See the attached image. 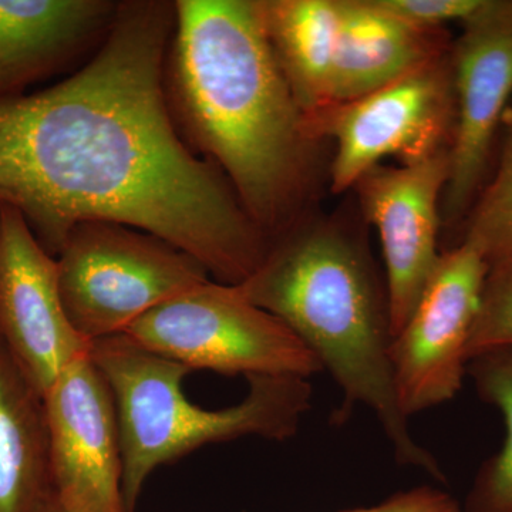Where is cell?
<instances>
[{
	"instance_id": "cell-4",
	"label": "cell",
	"mask_w": 512,
	"mask_h": 512,
	"mask_svg": "<svg viewBox=\"0 0 512 512\" xmlns=\"http://www.w3.org/2000/svg\"><path fill=\"white\" fill-rule=\"evenodd\" d=\"M90 357L109 383L119 417L124 510L136 512L156 468L207 444L256 436L285 441L311 409L312 386L299 376L247 377L241 403L207 410L183 392L190 367L157 355L128 336L92 342Z\"/></svg>"
},
{
	"instance_id": "cell-22",
	"label": "cell",
	"mask_w": 512,
	"mask_h": 512,
	"mask_svg": "<svg viewBox=\"0 0 512 512\" xmlns=\"http://www.w3.org/2000/svg\"><path fill=\"white\" fill-rule=\"evenodd\" d=\"M493 25L512 30V0H484L483 8L467 25Z\"/></svg>"
},
{
	"instance_id": "cell-8",
	"label": "cell",
	"mask_w": 512,
	"mask_h": 512,
	"mask_svg": "<svg viewBox=\"0 0 512 512\" xmlns=\"http://www.w3.org/2000/svg\"><path fill=\"white\" fill-rule=\"evenodd\" d=\"M488 271L483 254L470 242L447 249L406 325L393 336L394 390L407 420L460 392Z\"/></svg>"
},
{
	"instance_id": "cell-7",
	"label": "cell",
	"mask_w": 512,
	"mask_h": 512,
	"mask_svg": "<svg viewBox=\"0 0 512 512\" xmlns=\"http://www.w3.org/2000/svg\"><path fill=\"white\" fill-rule=\"evenodd\" d=\"M312 141L332 138V191L343 192L386 157L421 163L450 150L456 124L451 53L376 92L306 114Z\"/></svg>"
},
{
	"instance_id": "cell-2",
	"label": "cell",
	"mask_w": 512,
	"mask_h": 512,
	"mask_svg": "<svg viewBox=\"0 0 512 512\" xmlns=\"http://www.w3.org/2000/svg\"><path fill=\"white\" fill-rule=\"evenodd\" d=\"M174 9L164 92L175 127L272 242L301 195L312 140L259 2L178 0Z\"/></svg>"
},
{
	"instance_id": "cell-14",
	"label": "cell",
	"mask_w": 512,
	"mask_h": 512,
	"mask_svg": "<svg viewBox=\"0 0 512 512\" xmlns=\"http://www.w3.org/2000/svg\"><path fill=\"white\" fill-rule=\"evenodd\" d=\"M447 52L441 30L410 28L380 12L369 0H342L329 103L360 99Z\"/></svg>"
},
{
	"instance_id": "cell-16",
	"label": "cell",
	"mask_w": 512,
	"mask_h": 512,
	"mask_svg": "<svg viewBox=\"0 0 512 512\" xmlns=\"http://www.w3.org/2000/svg\"><path fill=\"white\" fill-rule=\"evenodd\" d=\"M266 36L303 116L329 103L342 0L259 2Z\"/></svg>"
},
{
	"instance_id": "cell-13",
	"label": "cell",
	"mask_w": 512,
	"mask_h": 512,
	"mask_svg": "<svg viewBox=\"0 0 512 512\" xmlns=\"http://www.w3.org/2000/svg\"><path fill=\"white\" fill-rule=\"evenodd\" d=\"M120 3L0 0V99L25 94L107 36Z\"/></svg>"
},
{
	"instance_id": "cell-21",
	"label": "cell",
	"mask_w": 512,
	"mask_h": 512,
	"mask_svg": "<svg viewBox=\"0 0 512 512\" xmlns=\"http://www.w3.org/2000/svg\"><path fill=\"white\" fill-rule=\"evenodd\" d=\"M340 512H464L456 498L439 488L423 485L390 495L372 507L352 508Z\"/></svg>"
},
{
	"instance_id": "cell-10",
	"label": "cell",
	"mask_w": 512,
	"mask_h": 512,
	"mask_svg": "<svg viewBox=\"0 0 512 512\" xmlns=\"http://www.w3.org/2000/svg\"><path fill=\"white\" fill-rule=\"evenodd\" d=\"M0 340L43 397L57 376L92 348L64 311L56 258L37 242L22 215L5 205L0 211Z\"/></svg>"
},
{
	"instance_id": "cell-9",
	"label": "cell",
	"mask_w": 512,
	"mask_h": 512,
	"mask_svg": "<svg viewBox=\"0 0 512 512\" xmlns=\"http://www.w3.org/2000/svg\"><path fill=\"white\" fill-rule=\"evenodd\" d=\"M45 406L53 501L67 512H126L116 402L90 352L57 376Z\"/></svg>"
},
{
	"instance_id": "cell-6",
	"label": "cell",
	"mask_w": 512,
	"mask_h": 512,
	"mask_svg": "<svg viewBox=\"0 0 512 512\" xmlns=\"http://www.w3.org/2000/svg\"><path fill=\"white\" fill-rule=\"evenodd\" d=\"M123 335L191 370L305 379L323 372L281 319L249 302L237 285L217 281L161 303Z\"/></svg>"
},
{
	"instance_id": "cell-12",
	"label": "cell",
	"mask_w": 512,
	"mask_h": 512,
	"mask_svg": "<svg viewBox=\"0 0 512 512\" xmlns=\"http://www.w3.org/2000/svg\"><path fill=\"white\" fill-rule=\"evenodd\" d=\"M456 124L441 212L463 220L481 191L495 136L512 97V30L464 26L451 52Z\"/></svg>"
},
{
	"instance_id": "cell-15",
	"label": "cell",
	"mask_w": 512,
	"mask_h": 512,
	"mask_svg": "<svg viewBox=\"0 0 512 512\" xmlns=\"http://www.w3.org/2000/svg\"><path fill=\"white\" fill-rule=\"evenodd\" d=\"M53 495L45 397L0 340V512H42Z\"/></svg>"
},
{
	"instance_id": "cell-3",
	"label": "cell",
	"mask_w": 512,
	"mask_h": 512,
	"mask_svg": "<svg viewBox=\"0 0 512 512\" xmlns=\"http://www.w3.org/2000/svg\"><path fill=\"white\" fill-rule=\"evenodd\" d=\"M237 286L249 302L281 319L333 377L343 394L333 419L342 424L359 404L369 407L397 463L446 480L397 403L386 282L353 235L332 224L295 228L274 239Z\"/></svg>"
},
{
	"instance_id": "cell-23",
	"label": "cell",
	"mask_w": 512,
	"mask_h": 512,
	"mask_svg": "<svg viewBox=\"0 0 512 512\" xmlns=\"http://www.w3.org/2000/svg\"><path fill=\"white\" fill-rule=\"evenodd\" d=\"M42 512H67V511H64L62 507H59V505H57L55 503V501H50L49 504L46 505V508L45 510H43Z\"/></svg>"
},
{
	"instance_id": "cell-18",
	"label": "cell",
	"mask_w": 512,
	"mask_h": 512,
	"mask_svg": "<svg viewBox=\"0 0 512 512\" xmlns=\"http://www.w3.org/2000/svg\"><path fill=\"white\" fill-rule=\"evenodd\" d=\"M504 120L507 128L500 163L468 212L461 239L473 244L490 268L512 258V106Z\"/></svg>"
},
{
	"instance_id": "cell-11",
	"label": "cell",
	"mask_w": 512,
	"mask_h": 512,
	"mask_svg": "<svg viewBox=\"0 0 512 512\" xmlns=\"http://www.w3.org/2000/svg\"><path fill=\"white\" fill-rule=\"evenodd\" d=\"M450 150L421 163L377 167L355 187L382 242L392 336L406 325L440 261L441 201Z\"/></svg>"
},
{
	"instance_id": "cell-17",
	"label": "cell",
	"mask_w": 512,
	"mask_h": 512,
	"mask_svg": "<svg viewBox=\"0 0 512 512\" xmlns=\"http://www.w3.org/2000/svg\"><path fill=\"white\" fill-rule=\"evenodd\" d=\"M467 373L478 396L504 417V446L485 461L464 503V512H512V346L470 359Z\"/></svg>"
},
{
	"instance_id": "cell-1",
	"label": "cell",
	"mask_w": 512,
	"mask_h": 512,
	"mask_svg": "<svg viewBox=\"0 0 512 512\" xmlns=\"http://www.w3.org/2000/svg\"><path fill=\"white\" fill-rule=\"evenodd\" d=\"M174 22V3L121 2L79 72L0 99V205L18 211L53 258L77 225L116 222L239 285L269 241L221 171L175 127L164 92Z\"/></svg>"
},
{
	"instance_id": "cell-20",
	"label": "cell",
	"mask_w": 512,
	"mask_h": 512,
	"mask_svg": "<svg viewBox=\"0 0 512 512\" xmlns=\"http://www.w3.org/2000/svg\"><path fill=\"white\" fill-rule=\"evenodd\" d=\"M376 9L410 28L440 30L446 23L467 25L483 8L484 0H369Z\"/></svg>"
},
{
	"instance_id": "cell-19",
	"label": "cell",
	"mask_w": 512,
	"mask_h": 512,
	"mask_svg": "<svg viewBox=\"0 0 512 512\" xmlns=\"http://www.w3.org/2000/svg\"><path fill=\"white\" fill-rule=\"evenodd\" d=\"M512 346V258L493 266L468 340V362L488 350Z\"/></svg>"
},
{
	"instance_id": "cell-24",
	"label": "cell",
	"mask_w": 512,
	"mask_h": 512,
	"mask_svg": "<svg viewBox=\"0 0 512 512\" xmlns=\"http://www.w3.org/2000/svg\"><path fill=\"white\" fill-rule=\"evenodd\" d=\"M0 211H2V205H0Z\"/></svg>"
},
{
	"instance_id": "cell-5",
	"label": "cell",
	"mask_w": 512,
	"mask_h": 512,
	"mask_svg": "<svg viewBox=\"0 0 512 512\" xmlns=\"http://www.w3.org/2000/svg\"><path fill=\"white\" fill-rule=\"evenodd\" d=\"M56 264L64 311L89 342L121 335L151 309L210 281L197 259L116 222L77 225Z\"/></svg>"
}]
</instances>
